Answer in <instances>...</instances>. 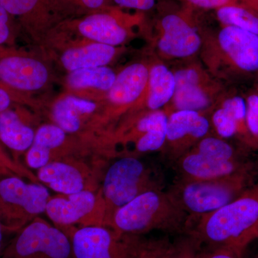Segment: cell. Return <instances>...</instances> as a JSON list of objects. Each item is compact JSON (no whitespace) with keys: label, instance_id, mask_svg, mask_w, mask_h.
I'll use <instances>...</instances> for the list:
<instances>
[{"label":"cell","instance_id":"2e32d148","mask_svg":"<svg viewBox=\"0 0 258 258\" xmlns=\"http://www.w3.org/2000/svg\"><path fill=\"white\" fill-rule=\"evenodd\" d=\"M96 203V198L89 191H79L70 195L69 198H54L47 203V216L59 225L76 223L92 211Z\"/></svg>","mask_w":258,"mask_h":258},{"label":"cell","instance_id":"cb8c5ba5","mask_svg":"<svg viewBox=\"0 0 258 258\" xmlns=\"http://www.w3.org/2000/svg\"><path fill=\"white\" fill-rule=\"evenodd\" d=\"M223 26L235 27L258 35V13L243 5H229L215 10Z\"/></svg>","mask_w":258,"mask_h":258},{"label":"cell","instance_id":"f35d334b","mask_svg":"<svg viewBox=\"0 0 258 258\" xmlns=\"http://www.w3.org/2000/svg\"><path fill=\"white\" fill-rule=\"evenodd\" d=\"M254 258H258V255L257 256V257H254Z\"/></svg>","mask_w":258,"mask_h":258},{"label":"cell","instance_id":"52a82bcc","mask_svg":"<svg viewBox=\"0 0 258 258\" xmlns=\"http://www.w3.org/2000/svg\"><path fill=\"white\" fill-rule=\"evenodd\" d=\"M174 74L175 91L170 108L165 111L167 115L181 110L205 113L212 108L216 86L201 67L191 64L176 70Z\"/></svg>","mask_w":258,"mask_h":258},{"label":"cell","instance_id":"83f0119b","mask_svg":"<svg viewBox=\"0 0 258 258\" xmlns=\"http://www.w3.org/2000/svg\"><path fill=\"white\" fill-rule=\"evenodd\" d=\"M246 125L249 135L258 142V95L252 94L247 101Z\"/></svg>","mask_w":258,"mask_h":258},{"label":"cell","instance_id":"8d00e7d4","mask_svg":"<svg viewBox=\"0 0 258 258\" xmlns=\"http://www.w3.org/2000/svg\"><path fill=\"white\" fill-rule=\"evenodd\" d=\"M5 227L0 222V258L3 257L5 249L8 245L5 242Z\"/></svg>","mask_w":258,"mask_h":258},{"label":"cell","instance_id":"5b68a950","mask_svg":"<svg viewBox=\"0 0 258 258\" xmlns=\"http://www.w3.org/2000/svg\"><path fill=\"white\" fill-rule=\"evenodd\" d=\"M154 173L135 157H123L115 161L103 181V195L108 205L115 212L141 194L162 189V178L154 176Z\"/></svg>","mask_w":258,"mask_h":258},{"label":"cell","instance_id":"1f68e13d","mask_svg":"<svg viewBox=\"0 0 258 258\" xmlns=\"http://www.w3.org/2000/svg\"><path fill=\"white\" fill-rule=\"evenodd\" d=\"M12 18L13 17L0 5V45L4 44L10 37Z\"/></svg>","mask_w":258,"mask_h":258},{"label":"cell","instance_id":"ac0fdd59","mask_svg":"<svg viewBox=\"0 0 258 258\" xmlns=\"http://www.w3.org/2000/svg\"><path fill=\"white\" fill-rule=\"evenodd\" d=\"M39 169L40 181L57 192L73 195L84 188L83 176L74 166L62 162H49Z\"/></svg>","mask_w":258,"mask_h":258},{"label":"cell","instance_id":"484cf974","mask_svg":"<svg viewBox=\"0 0 258 258\" xmlns=\"http://www.w3.org/2000/svg\"><path fill=\"white\" fill-rule=\"evenodd\" d=\"M210 123L217 137L227 139L240 134L244 135L235 116L225 107L220 106L214 110Z\"/></svg>","mask_w":258,"mask_h":258},{"label":"cell","instance_id":"7c38bea8","mask_svg":"<svg viewBox=\"0 0 258 258\" xmlns=\"http://www.w3.org/2000/svg\"><path fill=\"white\" fill-rule=\"evenodd\" d=\"M179 177L187 179H220L253 167L255 164L244 160H217L189 151L174 161Z\"/></svg>","mask_w":258,"mask_h":258},{"label":"cell","instance_id":"4fadbf2b","mask_svg":"<svg viewBox=\"0 0 258 258\" xmlns=\"http://www.w3.org/2000/svg\"><path fill=\"white\" fill-rule=\"evenodd\" d=\"M47 77L46 68L35 59L18 55L0 59V81L15 89H40L47 82Z\"/></svg>","mask_w":258,"mask_h":258},{"label":"cell","instance_id":"4dcf8cb0","mask_svg":"<svg viewBox=\"0 0 258 258\" xmlns=\"http://www.w3.org/2000/svg\"><path fill=\"white\" fill-rule=\"evenodd\" d=\"M114 3L121 8H131L149 11L155 7L157 0H113Z\"/></svg>","mask_w":258,"mask_h":258},{"label":"cell","instance_id":"ba28073f","mask_svg":"<svg viewBox=\"0 0 258 258\" xmlns=\"http://www.w3.org/2000/svg\"><path fill=\"white\" fill-rule=\"evenodd\" d=\"M157 48L165 58L191 57L201 49L203 40L189 17L184 13H167L159 22Z\"/></svg>","mask_w":258,"mask_h":258},{"label":"cell","instance_id":"5bb4252c","mask_svg":"<svg viewBox=\"0 0 258 258\" xmlns=\"http://www.w3.org/2000/svg\"><path fill=\"white\" fill-rule=\"evenodd\" d=\"M149 76V69L145 64H130L116 76L108 91L110 101L118 106H126L137 101L147 88Z\"/></svg>","mask_w":258,"mask_h":258},{"label":"cell","instance_id":"7a4b0ae2","mask_svg":"<svg viewBox=\"0 0 258 258\" xmlns=\"http://www.w3.org/2000/svg\"><path fill=\"white\" fill-rule=\"evenodd\" d=\"M111 225L116 232L126 235L154 230L179 232L189 229V218L168 191L154 189L115 210Z\"/></svg>","mask_w":258,"mask_h":258},{"label":"cell","instance_id":"d6a6232c","mask_svg":"<svg viewBox=\"0 0 258 258\" xmlns=\"http://www.w3.org/2000/svg\"><path fill=\"white\" fill-rule=\"evenodd\" d=\"M196 258H240L232 249L226 247H210L207 252L196 256Z\"/></svg>","mask_w":258,"mask_h":258},{"label":"cell","instance_id":"9a60e30c","mask_svg":"<svg viewBox=\"0 0 258 258\" xmlns=\"http://www.w3.org/2000/svg\"><path fill=\"white\" fill-rule=\"evenodd\" d=\"M78 28L83 36L111 46L123 43L128 36L126 29L116 16L110 13L89 15L80 22Z\"/></svg>","mask_w":258,"mask_h":258},{"label":"cell","instance_id":"8992f818","mask_svg":"<svg viewBox=\"0 0 258 258\" xmlns=\"http://www.w3.org/2000/svg\"><path fill=\"white\" fill-rule=\"evenodd\" d=\"M2 258H74L71 240L62 231L36 221L7 245Z\"/></svg>","mask_w":258,"mask_h":258},{"label":"cell","instance_id":"7402d4cb","mask_svg":"<svg viewBox=\"0 0 258 258\" xmlns=\"http://www.w3.org/2000/svg\"><path fill=\"white\" fill-rule=\"evenodd\" d=\"M93 102L69 96L55 103L53 108V117L57 126L64 132L74 133L81 126L79 115L91 113L96 110Z\"/></svg>","mask_w":258,"mask_h":258},{"label":"cell","instance_id":"30bf717a","mask_svg":"<svg viewBox=\"0 0 258 258\" xmlns=\"http://www.w3.org/2000/svg\"><path fill=\"white\" fill-rule=\"evenodd\" d=\"M218 55L244 72L258 71V35L235 27L223 26L217 37Z\"/></svg>","mask_w":258,"mask_h":258},{"label":"cell","instance_id":"3957f363","mask_svg":"<svg viewBox=\"0 0 258 258\" xmlns=\"http://www.w3.org/2000/svg\"><path fill=\"white\" fill-rule=\"evenodd\" d=\"M256 166L232 175L210 180L179 177L168 193L195 220L222 208L252 186Z\"/></svg>","mask_w":258,"mask_h":258},{"label":"cell","instance_id":"277c9868","mask_svg":"<svg viewBox=\"0 0 258 258\" xmlns=\"http://www.w3.org/2000/svg\"><path fill=\"white\" fill-rule=\"evenodd\" d=\"M71 243L74 258H163L169 249L164 242H143L98 226L76 231Z\"/></svg>","mask_w":258,"mask_h":258},{"label":"cell","instance_id":"74e56055","mask_svg":"<svg viewBox=\"0 0 258 258\" xmlns=\"http://www.w3.org/2000/svg\"><path fill=\"white\" fill-rule=\"evenodd\" d=\"M258 237V221L256 225H254L253 229L252 231V240H255Z\"/></svg>","mask_w":258,"mask_h":258},{"label":"cell","instance_id":"4316f807","mask_svg":"<svg viewBox=\"0 0 258 258\" xmlns=\"http://www.w3.org/2000/svg\"><path fill=\"white\" fill-rule=\"evenodd\" d=\"M42 0H0V5L10 15L28 18L35 14Z\"/></svg>","mask_w":258,"mask_h":258},{"label":"cell","instance_id":"d4e9b609","mask_svg":"<svg viewBox=\"0 0 258 258\" xmlns=\"http://www.w3.org/2000/svg\"><path fill=\"white\" fill-rule=\"evenodd\" d=\"M189 151L217 160H240L235 148L219 137L206 136Z\"/></svg>","mask_w":258,"mask_h":258},{"label":"cell","instance_id":"8fae6325","mask_svg":"<svg viewBox=\"0 0 258 258\" xmlns=\"http://www.w3.org/2000/svg\"><path fill=\"white\" fill-rule=\"evenodd\" d=\"M48 201V190L42 185L28 184L16 176L0 180V204L10 212L39 215L45 211Z\"/></svg>","mask_w":258,"mask_h":258},{"label":"cell","instance_id":"ffe728a7","mask_svg":"<svg viewBox=\"0 0 258 258\" xmlns=\"http://www.w3.org/2000/svg\"><path fill=\"white\" fill-rule=\"evenodd\" d=\"M66 134L60 127L54 125H42L35 134L33 143L27 154L26 161L32 169H40L50 161L51 149L63 144Z\"/></svg>","mask_w":258,"mask_h":258},{"label":"cell","instance_id":"836d02e7","mask_svg":"<svg viewBox=\"0 0 258 258\" xmlns=\"http://www.w3.org/2000/svg\"><path fill=\"white\" fill-rule=\"evenodd\" d=\"M83 8L89 10H98L103 8L106 0H74Z\"/></svg>","mask_w":258,"mask_h":258},{"label":"cell","instance_id":"44dd1931","mask_svg":"<svg viewBox=\"0 0 258 258\" xmlns=\"http://www.w3.org/2000/svg\"><path fill=\"white\" fill-rule=\"evenodd\" d=\"M33 130L22 121L18 113L8 109L0 113V140L10 149L23 152L33 143Z\"/></svg>","mask_w":258,"mask_h":258},{"label":"cell","instance_id":"d6986e66","mask_svg":"<svg viewBox=\"0 0 258 258\" xmlns=\"http://www.w3.org/2000/svg\"><path fill=\"white\" fill-rule=\"evenodd\" d=\"M115 49L106 44L94 43L66 51L61 57L62 64L69 71L102 67L114 57Z\"/></svg>","mask_w":258,"mask_h":258},{"label":"cell","instance_id":"f546056e","mask_svg":"<svg viewBox=\"0 0 258 258\" xmlns=\"http://www.w3.org/2000/svg\"><path fill=\"white\" fill-rule=\"evenodd\" d=\"M163 258H196L192 244L185 242L170 247Z\"/></svg>","mask_w":258,"mask_h":258},{"label":"cell","instance_id":"d590c367","mask_svg":"<svg viewBox=\"0 0 258 258\" xmlns=\"http://www.w3.org/2000/svg\"><path fill=\"white\" fill-rule=\"evenodd\" d=\"M241 5L254 10L258 13V0H237Z\"/></svg>","mask_w":258,"mask_h":258},{"label":"cell","instance_id":"f1b7e54d","mask_svg":"<svg viewBox=\"0 0 258 258\" xmlns=\"http://www.w3.org/2000/svg\"><path fill=\"white\" fill-rule=\"evenodd\" d=\"M194 8L203 10H217L229 5H241L237 0H184Z\"/></svg>","mask_w":258,"mask_h":258},{"label":"cell","instance_id":"603a6c76","mask_svg":"<svg viewBox=\"0 0 258 258\" xmlns=\"http://www.w3.org/2000/svg\"><path fill=\"white\" fill-rule=\"evenodd\" d=\"M116 75L109 68H90L72 71L68 82L74 88H95L109 91L115 82Z\"/></svg>","mask_w":258,"mask_h":258},{"label":"cell","instance_id":"9c48e42d","mask_svg":"<svg viewBox=\"0 0 258 258\" xmlns=\"http://www.w3.org/2000/svg\"><path fill=\"white\" fill-rule=\"evenodd\" d=\"M211 123L204 113L181 110L168 115L166 143L164 149L171 160L189 152L210 132Z\"/></svg>","mask_w":258,"mask_h":258},{"label":"cell","instance_id":"e575fe53","mask_svg":"<svg viewBox=\"0 0 258 258\" xmlns=\"http://www.w3.org/2000/svg\"><path fill=\"white\" fill-rule=\"evenodd\" d=\"M11 104V98L9 93L5 89L0 88V113L6 111Z\"/></svg>","mask_w":258,"mask_h":258},{"label":"cell","instance_id":"e0dca14e","mask_svg":"<svg viewBox=\"0 0 258 258\" xmlns=\"http://www.w3.org/2000/svg\"><path fill=\"white\" fill-rule=\"evenodd\" d=\"M176 81L174 72L165 64H154L149 69L148 80L147 106L150 111L161 110L170 103L174 91Z\"/></svg>","mask_w":258,"mask_h":258},{"label":"cell","instance_id":"6da1fadb","mask_svg":"<svg viewBox=\"0 0 258 258\" xmlns=\"http://www.w3.org/2000/svg\"><path fill=\"white\" fill-rule=\"evenodd\" d=\"M258 221V183L215 211L199 217L191 235L210 247H226L241 257L252 242V229Z\"/></svg>","mask_w":258,"mask_h":258}]
</instances>
